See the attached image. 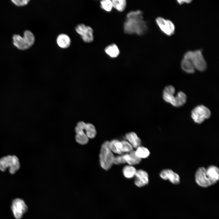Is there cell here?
I'll return each mask as SVG.
<instances>
[{
	"label": "cell",
	"instance_id": "cell-30",
	"mask_svg": "<svg viewBox=\"0 0 219 219\" xmlns=\"http://www.w3.org/2000/svg\"><path fill=\"white\" fill-rule=\"evenodd\" d=\"M30 1L29 0H12V1L16 5L23 6L27 5Z\"/></svg>",
	"mask_w": 219,
	"mask_h": 219
},
{
	"label": "cell",
	"instance_id": "cell-22",
	"mask_svg": "<svg viewBox=\"0 0 219 219\" xmlns=\"http://www.w3.org/2000/svg\"><path fill=\"white\" fill-rule=\"evenodd\" d=\"M84 130L89 138H94L96 134V131L95 127L90 123H85Z\"/></svg>",
	"mask_w": 219,
	"mask_h": 219
},
{
	"label": "cell",
	"instance_id": "cell-10",
	"mask_svg": "<svg viewBox=\"0 0 219 219\" xmlns=\"http://www.w3.org/2000/svg\"><path fill=\"white\" fill-rule=\"evenodd\" d=\"M75 30L81 35L82 39L85 42L89 43L93 41V31L90 26H86L83 24H80L76 27Z\"/></svg>",
	"mask_w": 219,
	"mask_h": 219
},
{
	"label": "cell",
	"instance_id": "cell-8",
	"mask_svg": "<svg viewBox=\"0 0 219 219\" xmlns=\"http://www.w3.org/2000/svg\"><path fill=\"white\" fill-rule=\"evenodd\" d=\"M206 169L203 167L199 168L196 172L195 179L196 182L201 187H207L217 182L211 179L206 174Z\"/></svg>",
	"mask_w": 219,
	"mask_h": 219
},
{
	"label": "cell",
	"instance_id": "cell-11",
	"mask_svg": "<svg viewBox=\"0 0 219 219\" xmlns=\"http://www.w3.org/2000/svg\"><path fill=\"white\" fill-rule=\"evenodd\" d=\"M85 124L84 122H79L75 129L76 133V141L78 144L82 145L86 144L89 141V138L84 132V127Z\"/></svg>",
	"mask_w": 219,
	"mask_h": 219
},
{
	"label": "cell",
	"instance_id": "cell-16",
	"mask_svg": "<svg viewBox=\"0 0 219 219\" xmlns=\"http://www.w3.org/2000/svg\"><path fill=\"white\" fill-rule=\"evenodd\" d=\"M57 42L58 46L62 48H66L69 47L71 40L69 36L65 34H61L57 37Z\"/></svg>",
	"mask_w": 219,
	"mask_h": 219
},
{
	"label": "cell",
	"instance_id": "cell-14",
	"mask_svg": "<svg viewBox=\"0 0 219 219\" xmlns=\"http://www.w3.org/2000/svg\"><path fill=\"white\" fill-rule=\"evenodd\" d=\"M122 156L126 163L129 165H137L141 162V159L137 155L134 150L129 153L123 154Z\"/></svg>",
	"mask_w": 219,
	"mask_h": 219
},
{
	"label": "cell",
	"instance_id": "cell-5",
	"mask_svg": "<svg viewBox=\"0 0 219 219\" xmlns=\"http://www.w3.org/2000/svg\"><path fill=\"white\" fill-rule=\"evenodd\" d=\"M20 168V163L18 158L15 155H7L0 159V170L5 171L9 168L10 173L12 174L18 171Z\"/></svg>",
	"mask_w": 219,
	"mask_h": 219
},
{
	"label": "cell",
	"instance_id": "cell-32",
	"mask_svg": "<svg viewBox=\"0 0 219 219\" xmlns=\"http://www.w3.org/2000/svg\"><path fill=\"white\" fill-rule=\"evenodd\" d=\"M177 2L179 5H182L184 4H189L192 1L191 0H177Z\"/></svg>",
	"mask_w": 219,
	"mask_h": 219
},
{
	"label": "cell",
	"instance_id": "cell-28",
	"mask_svg": "<svg viewBox=\"0 0 219 219\" xmlns=\"http://www.w3.org/2000/svg\"><path fill=\"white\" fill-rule=\"evenodd\" d=\"M122 144V151L123 154L128 153L133 151V147L127 141L125 140L121 141Z\"/></svg>",
	"mask_w": 219,
	"mask_h": 219
},
{
	"label": "cell",
	"instance_id": "cell-20",
	"mask_svg": "<svg viewBox=\"0 0 219 219\" xmlns=\"http://www.w3.org/2000/svg\"><path fill=\"white\" fill-rule=\"evenodd\" d=\"M207 175L211 179L216 181L219 179V170L215 166H210L206 169Z\"/></svg>",
	"mask_w": 219,
	"mask_h": 219
},
{
	"label": "cell",
	"instance_id": "cell-31",
	"mask_svg": "<svg viewBox=\"0 0 219 219\" xmlns=\"http://www.w3.org/2000/svg\"><path fill=\"white\" fill-rule=\"evenodd\" d=\"M134 183L136 186L139 187H141L145 185L143 182L136 179H135Z\"/></svg>",
	"mask_w": 219,
	"mask_h": 219
},
{
	"label": "cell",
	"instance_id": "cell-29",
	"mask_svg": "<svg viewBox=\"0 0 219 219\" xmlns=\"http://www.w3.org/2000/svg\"><path fill=\"white\" fill-rule=\"evenodd\" d=\"M126 163L124 160L122 155H120L116 156H114L113 161V164L115 165H120L125 163Z\"/></svg>",
	"mask_w": 219,
	"mask_h": 219
},
{
	"label": "cell",
	"instance_id": "cell-3",
	"mask_svg": "<svg viewBox=\"0 0 219 219\" xmlns=\"http://www.w3.org/2000/svg\"><path fill=\"white\" fill-rule=\"evenodd\" d=\"M109 142L106 141L102 144L99 155V161L101 167L106 170H108L113 164L114 156L109 146Z\"/></svg>",
	"mask_w": 219,
	"mask_h": 219
},
{
	"label": "cell",
	"instance_id": "cell-12",
	"mask_svg": "<svg viewBox=\"0 0 219 219\" xmlns=\"http://www.w3.org/2000/svg\"><path fill=\"white\" fill-rule=\"evenodd\" d=\"M160 176L163 179L169 180L174 184H178L180 182V178L179 175L171 169L163 170L160 173Z\"/></svg>",
	"mask_w": 219,
	"mask_h": 219
},
{
	"label": "cell",
	"instance_id": "cell-18",
	"mask_svg": "<svg viewBox=\"0 0 219 219\" xmlns=\"http://www.w3.org/2000/svg\"><path fill=\"white\" fill-rule=\"evenodd\" d=\"M182 69L187 73L193 74L195 72V69L192 63L189 60L183 58L181 62Z\"/></svg>",
	"mask_w": 219,
	"mask_h": 219
},
{
	"label": "cell",
	"instance_id": "cell-7",
	"mask_svg": "<svg viewBox=\"0 0 219 219\" xmlns=\"http://www.w3.org/2000/svg\"><path fill=\"white\" fill-rule=\"evenodd\" d=\"M155 20L158 28L164 34L171 36L174 34L175 26L171 20L162 17H158Z\"/></svg>",
	"mask_w": 219,
	"mask_h": 219
},
{
	"label": "cell",
	"instance_id": "cell-1",
	"mask_svg": "<svg viewBox=\"0 0 219 219\" xmlns=\"http://www.w3.org/2000/svg\"><path fill=\"white\" fill-rule=\"evenodd\" d=\"M123 29L125 33L129 34L141 35L145 34L148 26L144 20L143 12L140 10L129 12L123 24Z\"/></svg>",
	"mask_w": 219,
	"mask_h": 219
},
{
	"label": "cell",
	"instance_id": "cell-2",
	"mask_svg": "<svg viewBox=\"0 0 219 219\" xmlns=\"http://www.w3.org/2000/svg\"><path fill=\"white\" fill-rule=\"evenodd\" d=\"M183 58L190 61L195 69L199 71H204L207 68V63L201 49L188 51L184 54Z\"/></svg>",
	"mask_w": 219,
	"mask_h": 219
},
{
	"label": "cell",
	"instance_id": "cell-23",
	"mask_svg": "<svg viewBox=\"0 0 219 219\" xmlns=\"http://www.w3.org/2000/svg\"><path fill=\"white\" fill-rule=\"evenodd\" d=\"M135 176V179L142 182L145 185L148 183V175L147 172L145 171L142 169L137 170Z\"/></svg>",
	"mask_w": 219,
	"mask_h": 219
},
{
	"label": "cell",
	"instance_id": "cell-21",
	"mask_svg": "<svg viewBox=\"0 0 219 219\" xmlns=\"http://www.w3.org/2000/svg\"><path fill=\"white\" fill-rule=\"evenodd\" d=\"M109 146L113 152L119 155L123 154L122 151V144L121 141L116 139H113L109 142Z\"/></svg>",
	"mask_w": 219,
	"mask_h": 219
},
{
	"label": "cell",
	"instance_id": "cell-27",
	"mask_svg": "<svg viewBox=\"0 0 219 219\" xmlns=\"http://www.w3.org/2000/svg\"><path fill=\"white\" fill-rule=\"evenodd\" d=\"M100 4L101 8L107 12H110L113 8L111 0H102L100 2Z\"/></svg>",
	"mask_w": 219,
	"mask_h": 219
},
{
	"label": "cell",
	"instance_id": "cell-25",
	"mask_svg": "<svg viewBox=\"0 0 219 219\" xmlns=\"http://www.w3.org/2000/svg\"><path fill=\"white\" fill-rule=\"evenodd\" d=\"M113 8L119 12L123 11L127 6V1L125 0H111Z\"/></svg>",
	"mask_w": 219,
	"mask_h": 219
},
{
	"label": "cell",
	"instance_id": "cell-24",
	"mask_svg": "<svg viewBox=\"0 0 219 219\" xmlns=\"http://www.w3.org/2000/svg\"><path fill=\"white\" fill-rule=\"evenodd\" d=\"M136 171L134 166L129 165L125 166L123 169L124 176L127 179H131L135 176Z\"/></svg>",
	"mask_w": 219,
	"mask_h": 219
},
{
	"label": "cell",
	"instance_id": "cell-6",
	"mask_svg": "<svg viewBox=\"0 0 219 219\" xmlns=\"http://www.w3.org/2000/svg\"><path fill=\"white\" fill-rule=\"evenodd\" d=\"M211 115L210 109L203 105H198L192 111L191 116L194 121L200 124L205 120L209 118Z\"/></svg>",
	"mask_w": 219,
	"mask_h": 219
},
{
	"label": "cell",
	"instance_id": "cell-15",
	"mask_svg": "<svg viewBox=\"0 0 219 219\" xmlns=\"http://www.w3.org/2000/svg\"><path fill=\"white\" fill-rule=\"evenodd\" d=\"M125 137L133 148H137L141 146V140L135 132L128 133L125 134Z\"/></svg>",
	"mask_w": 219,
	"mask_h": 219
},
{
	"label": "cell",
	"instance_id": "cell-4",
	"mask_svg": "<svg viewBox=\"0 0 219 219\" xmlns=\"http://www.w3.org/2000/svg\"><path fill=\"white\" fill-rule=\"evenodd\" d=\"M13 44L19 49L25 50L31 47L34 44L35 38L33 33L26 30L24 31L22 37L18 34H14L12 37Z\"/></svg>",
	"mask_w": 219,
	"mask_h": 219
},
{
	"label": "cell",
	"instance_id": "cell-26",
	"mask_svg": "<svg viewBox=\"0 0 219 219\" xmlns=\"http://www.w3.org/2000/svg\"><path fill=\"white\" fill-rule=\"evenodd\" d=\"M135 152L137 155L141 159L148 158L150 154L148 149L141 146L137 148Z\"/></svg>",
	"mask_w": 219,
	"mask_h": 219
},
{
	"label": "cell",
	"instance_id": "cell-13",
	"mask_svg": "<svg viewBox=\"0 0 219 219\" xmlns=\"http://www.w3.org/2000/svg\"><path fill=\"white\" fill-rule=\"evenodd\" d=\"M175 93V89L173 86L171 85L167 86L163 91V98L164 100L173 105L175 98V96H174Z\"/></svg>",
	"mask_w": 219,
	"mask_h": 219
},
{
	"label": "cell",
	"instance_id": "cell-9",
	"mask_svg": "<svg viewBox=\"0 0 219 219\" xmlns=\"http://www.w3.org/2000/svg\"><path fill=\"white\" fill-rule=\"evenodd\" d=\"M11 208L14 216L16 219H21L28 209L25 202L19 198H16L13 200Z\"/></svg>",
	"mask_w": 219,
	"mask_h": 219
},
{
	"label": "cell",
	"instance_id": "cell-17",
	"mask_svg": "<svg viewBox=\"0 0 219 219\" xmlns=\"http://www.w3.org/2000/svg\"><path fill=\"white\" fill-rule=\"evenodd\" d=\"M104 51L108 56L112 58L117 57L120 53L119 48L115 43H112L106 46Z\"/></svg>",
	"mask_w": 219,
	"mask_h": 219
},
{
	"label": "cell",
	"instance_id": "cell-19",
	"mask_svg": "<svg viewBox=\"0 0 219 219\" xmlns=\"http://www.w3.org/2000/svg\"><path fill=\"white\" fill-rule=\"evenodd\" d=\"M187 99V96L182 91H179L175 96L172 106L176 107L182 106L186 103Z\"/></svg>",
	"mask_w": 219,
	"mask_h": 219
}]
</instances>
